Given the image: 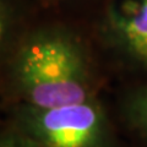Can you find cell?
<instances>
[{"label": "cell", "instance_id": "obj_4", "mask_svg": "<svg viewBox=\"0 0 147 147\" xmlns=\"http://www.w3.org/2000/svg\"><path fill=\"white\" fill-rule=\"evenodd\" d=\"M28 28L21 0H0V67Z\"/></svg>", "mask_w": 147, "mask_h": 147}, {"label": "cell", "instance_id": "obj_3", "mask_svg": "<svg viewBox=\"0 0 147 147\" xmlns=\"http://www.w3.org/2000/svg\"><path fill=\"white\" fill-rule=\"evenodd\" d=\"M98 32L103 43L124 61L147 67V0H112Z\"/></svg>", "mask_w": 147, "mask_h": 147}, {"label": "cell", "instance_id": "obj_2", "mask_svg": "<svg viewBox=\"0 0 147 147\" xmlns=\"http://www.w3.org/2000/svg\"><path fill=\"white\" fill-rule=\"evenodd\" d=\"M5 114L38 147H119L113 123L98 98L53 108L11 104Z\"/></svg>", "mask_w": 147, "mask_h": 147}, {"label": "cell", "instance_id": "obj_7", "mask_svg": "<svg viewBox=\"0 0 147 147\" xmlns=\"http://www.w3.org/2000/svg\"><path fill=\"white\" fill-rule=\"evenodd\" d=\"M0 123H1V121H0Z\"/></svg>", "mask_w": 147, "mask_h": 147}, {"label": "cell", "instance_id": "obj_1", "mask_svg": "<svg viewBox=\"0 0 147 147\" xmlns=\"http://www.w3.org/2000/svg\"><path fill=\"white\" fill-rule=\"evenodd\" d=\"M0 69L5 107L53 108L97 98L87 47L63 25L30 27Z\"/></svg>", "mask_w": 147, "mask_h": 147}, {"label": "cell", "instance_id": "obj_6", "mask_svg": "<svg viewBox=\"0 0 147 147\" xmlns=\"http://www.w3.org/2000/svg\"><path fill=\"white\" fill-rule=\"evenodd\" d=\"M0 147H38V145L5 119L0 123Z\"/></svg>", "mask_w": 147, "mask_h": 147}, {"label": "cell", "instance_id": "obj_5", "mask_svg": "<svg viewBox=\"0 0 147 147\" xmlns=\"http://www.w3.org/2000/svg\"><path fill=\"white\" fill-rule=\"evenodd\" d=\"M119 114L129 130L147 141V85L135 87L124 94Z\"/></svg>", "mask_w": 147, "mask_h": 147}]
</instances>
